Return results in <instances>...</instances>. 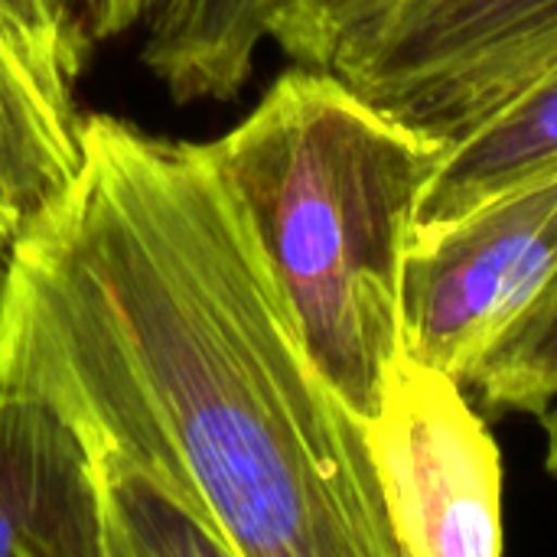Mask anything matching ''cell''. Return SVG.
<instances>
[{
  "label": "cell",
  "instance_id": "cell-1",
  "mask_svg": "<svg viewBox=\"0 0 557 557\" xmlns=\"http://www.w3.org/2000/svg\"><path fill=\"white\" fill-rule=\"evenodd\" d=\"M98 304L238 557H401L366 428L317 372L212 144L82 117L29 232Z\"/></svg>",
  "mask_w": 557,
  "mask_h": 557
},
{
  "label": "cell",
  "instance_id": "cell-2",
  "mask_svg": "<svg viewBox=\"0 0 557 557\" xmlns=\"http://www.w3.org/2000/svg\"><path fill=\"white\" fill-rule=\"evenodd\" d=\"M209 144L317 372L366 428L405 356V271L447 140L294 65Z\"/></svg>",
  "mask_w": 557,
  "mask_h": 557
},
{
  "label": "cell",
  "instance_id": "cell-3",
  "mask_svg": "<svg viewBox=\"0 0 557 557\" xmlns=\"http://www.w3.org/2000/svg\"><path fill=\"white\" fill-rule=\"evenodd\" d=\"M0 385L52 405L82 441L101 557H238L98 304L26 235L0 271Z\"/></svg>",
  "mask_w": 557,
  "mask_h": 557
},
{
  "label": "cell",
  "instance_id": "cell-4",
  "mask_svg": "<svg viewBox=\"0 0 557 557\" xmlns=\"http://www.w3.org/2000/svg\"><path fill=\"white\" fill-rule=\"evenodd\" d=\"M557 65V0H405L336 72L454 144Z\"/></svg>",
  "mask_w": 557,
  "mask_h": 557
},
{
  "label": "cell",
  "instance_id": "cell-5",
  "mask_svg": "<svg viewBox=\"0 0 557 557\" xmlns=\"http://www.w3.org/2000/svg\"><path fill=\"white\" fill-rule=\"evenodd\" d=\"M557 284V173L414 235L405 352L470 388L493 346Z\"/></svg>",
  "mask_w": 557,
  "mask_h": 557
},
{
  "label": "cell",
  "instance_id": "cell-6",
  "mask_svg": "<svg viewBox=\"0 0 557 557\" xmlns=\"http://www.w3.org/2000/svg\"><path fill=\"white\" fill-rule=\"evenodd\" d=\"M454 375L395 366L366 444L401 557H499L503 457Z\"/></svg>",
  "mask_w": 557,
  "mask_h": 557
},
{
  "label": "cell",
  "instance_id": "cell-7",
  "mask_svg": "<svg viewBox=\"0 0 557 557\" xmlns=\"http://www.w3.org/2000/svg\"><path fill=\"white\" fill-rule=\"evenodd\" d=\"M0 557H101L88 454L65 418L0 385Z\"/></svg>",
  "mask_w": 557,
  "mask_h": 557
},
{
  "label": "cell",
  "instance_id": "cell-8",
  "mask_svg": "<svg viewBox=\"0 0 557 557\" xmlns=\"http://www.w3.org/2000/svg\"><path fill=\"white\" fill-rule=\"evenodd\" d=\"M75 72L0 7V248L62 202L82 166Z\"/></svg>",
  "mask_w": 557,
  "mask_h": 557
},
{
  "label": "cell",
  "instance_id": "cell-9",
  "mask_svg": "<svg viewBox=\"0 0 557 557\" xmlns=\"http://www.w3.org/2000/svg\"><path fill=\"white\" fill-rule=\"evenodd\" d=\"M548 173H557V65L447 144L424 189L414 235L444 228Z\"/></svg>",
  "mask_w": 557,
  "mask_h": 557
},
{
  "label": "cell",
  "instance_id": "cell-10",
  "mask_svg": "<svg viewBox=\"0 0 557 557\" xmlns=\"http://www.w3.org/2000/svg\"><path fill=\"white\" fill-rule=\"evenodd\" d=\"M284 0H147L144 65L180 104L228 101L255 69Z\"/></svg>",
  "mask_w": 557,
  "mask_h": 557
},
{
  "label": "cell",
  "instance_id": "cell-11",
  "mask_svg": "<svg viewBox=\"0 0 557 557\" xmlns=\"http://www.w3.org/2000/svg\"><path fill=\"white\" fill-rule=\"evenodd\" d=\"M470 388L490 411L545 414L557 401V284L493 346Z\"/></svg>",
  "mask_w": 557,
  "mask_h": 557
},
{
  "label": "cell",
  "instance_id": "cell-12",
  "mask_svg": "<svg viewBox=\"0 0 557 557\" xmlns=\"http://www.w3.org/2000/svg\"><path fill=\"white\" fill-rule=\"evenodd\" d=\"M405 0H284L271 36L297 62L346 72Z\"/></svg>",
  "mask_w": 557,
  "mask_h": 557
},
{
  "label": "cell",
  "instance_id": "cell-13",
  "mask_svg": "<svg viewBox=\"0 0 557 557\" xmlns=\"http://www.w3.org/2000/svg\"><path fill=\"white\" fill-rule=\"evenodd\" d=\"M0 7L13 16V23L29 33L55 62L78 75L82 65V33L72 23L65 0H0Z\"/></svg>",
  "mask_w": 557,
  "mask_h": 557
},
{
  "label": "cell",
  "instance_id": "cell-14",
  "mask_svg": "<svg viewBox=\"0 0 557 557\" xmlns=\"http://www.w3.org/2000/svg\"><path fill=\"white\" fill-rule=\"evenodd\" d=\"M147 0H85V29L95 39L117 36L144 20Z\"/></svg>",
  "mask_w": 557,
  "mask_h": 557
},
{
  "label": "cell",
  "instance_id": "cell-15",
  "mask_svg": "<svg viewBox=\"0 0 557 557\" xmlns=\"http://www.w3.org/2000/svg\"><path fill=\"white\" fill-rule=\"evenodd\" d=\"M542 421H545V467H548V473L557 476V401L542 414Z\"/></svg>",
  "mask_w": 557,
  "mask_h": 557
}]
</instances>
